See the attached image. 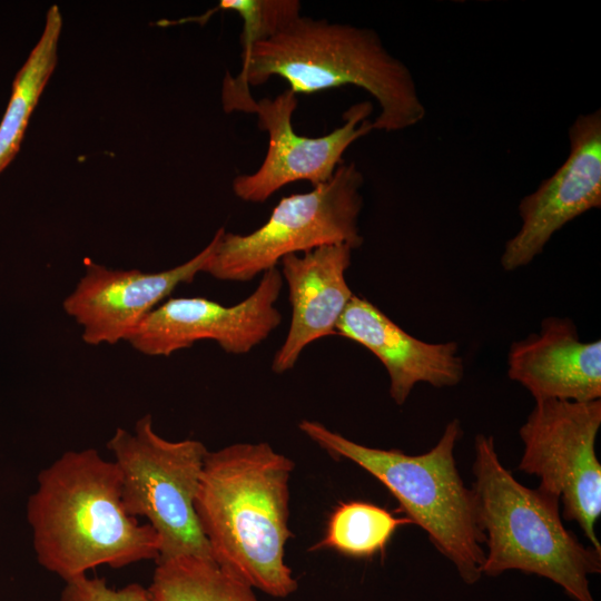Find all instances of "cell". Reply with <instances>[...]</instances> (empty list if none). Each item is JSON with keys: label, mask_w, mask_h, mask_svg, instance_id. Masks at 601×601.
Here are the masks:
<instances>
[{"label": "cell", "mask_w": 601, "mask_h": 601, "mask_svg": "<svg viewBox=\"0 0 601 601\" xmlns=\"http://www.w3.org/2000/svg\"><path fill=\"white\" fill-rule=\"evenodd\" d=\"M298 427L331 454L354 462L384 484L406 518L426 532L466 584L481 579L484 536L477 525L474 492L465 486L454 459L462 434L459 420L446 425L433 449L418 455L368 447L318 422L304 420Z\"/></svg>", "instance_id": "obj_5"}, {"label": "cell", "mask_w": 601, "mask_h": 601, "mask_svg": "<svg viewBox=\"0 0 601 601\" xmlns=\"http://www.w3.org/2000/svg\"><path fill=\"white\" fill-rule=\"evenodd\" d=\"M336 335L364 346L381 361L390 377V395L397 405L405 403L417 383L454 386L464 375L455 342L435 344L417 339L357 295L342 314Z\"/></svg>", "instance_id": "obj_14"}, {"label": "cell", "mask_w": 601, "mask_h": 601, "mask_svg": "<svg viewBox=\"0 0 601 601\" xmlns=\"http://www.w3.org/2000/svg\"><path fill=\"white\" fill-rule=\"evenodd\" d=\"M364 178L354 162L344 161L333 177L313 190L284 197L264 225L240 235L219 228L203 273L228 282H249L290 254L325 245L363 244L358 218Z\"/></svg>", "instance_id": "obj_6"}, {"label": "cell", "mask_w": 601, "mask_h": 601, "mask_svg": "<svg viewBox=\"0 0 601 601\" xmlns=\"http://www.w3.org/2000/svg\"><path fill=\"white\" fill-rule=\"evenodd\" d=\"M297 97L289 88L275 98L255 99L248 114L258 117L266 130L269 145L259 168L238 175L233 181L235 195L247 203H264L284 186L307 180L313 187L328 181L343 162L345 150L358 138L373 130L368 101L352 106L344 114V124L321 137H305L295 132L292 117Z\"/></svg>", "instance_id": "obj_10"}, {"label": "cell", "mask_w": 601, "mask_h": 601, "mask_svg": "<svg viewBox=\"0 0 601 601\" xmlns=\"http://www.w3.org/2000/svg\"><path fill=\"white\" fill-rule=\"evenodd\" d=\"M253 587L210 558H159L148 588L154 601H258Z\"/></svg>", "instance_id": "obj_17"}, {"label": "cell", "mask_w": 601, "mask_h": 601, "mask_svg": "<svg viewBox=\"0 0 601 601\" xmlns=\"http://www.w3.org/2000/svg\"><path fill=\"white\" fill-rule=\"evenodd\" d=\"M601 400L535 401L519 434L524 450L519 470L539 477V487L558 496L563 516L575 521L601 552L595 524L601 515V465L595 439Z\"/></svg>", "instance_id": "obj_8"}, {"label": "cell", "mask_w": 601, "mask_h": 601, "mask_svg": "<svg viewBox=\"0 0 601 601\" xmlns=\"http://www.w3.org/2000/svg\"><path fill=\"white\" fill-rule=\"evenodd\" d=\"M37 483L27 503L36 558L65 582L159 558L157 532L128 514L120 471L97 450L65 452Z\"/></svg>", "instance_id": "obj_3"}, {"label": "cell", "mask_w": 601, "mask_h": 601, "mask_svg": "<svg viewBox=\"0 0 601 601\" xmlns=\"http://www.w3.org/2000/svg\"><path fill=\"white\" fill-rule=\"evenodd\" d=\"M282 287L280 272L272 268L233 306L204 297L169 298L148 313L126 342L149 356H169L204 339L215 341L226 353L246 354L279 326L275 304Z\"/></svg>", "instance_id": "obj_9"}, {"label": "cell", "mask_w": 601, "mask_h": 601, "mask_svg": "<svg viewBox=\"0 0 601 601\" xmlns=\"http://www.w3.org/2000/svg\"><path fill=\"white\" fill-rule=\"evenodd\" d=\"M59 601H154V599L148 588L139 583L114 589L105 579L83 575L66 582Z\"/></svg>", "instance_id": "obj_20"}, {"label": "cell", "mask_w": 601, "mask_h": 601, "mask_svg": "<svg viewBox=\"0 0 601 601\" xmlns=\"http://www.w3.org/2000/svg\"><path fill=\"white\" fill-rule=\"evenodd\" d=\"M352 252L348 245H325L280 259L292 316L286 338L272 362L275 373L292 370L313 342L336 335V325L354 296L345 278Z\"/></svg>", "instance_id": "obj_13"}, {"label": "cell", "mask_w": 601, "mask_h": 601, "mask_svg": "<svg viewBox=\"0 0 601 601\" xmlns=\"http://www.w3.org/2000/svg\"><path fill=\"white\" fill-rule=\"evenodd\" d=\"M62 17L58 6L46 16L40 39L17 72L7 109L0 121V173L20 149L29 119L57 63Z\"/></svg>", "instance_id": "obj_16"}, {"label": "cell", "mask_w": 601, "mask_h": 601, "mask_svg": "<svg viewBox=\"0 0 601 601\" xmlns=\"http://www.w3.org/2000/svg\"><path fill=\"white\" fill-rule=\"evenodd\" d=\"M293 469L290 459L264 442L208 451L195 499L213 560L276 598L297 589L285 563Z\"/></svg>", "instance_id": "obj_2"}, {"label": "cell", "mask_w": 601, "mask_h": 601, "mask_svg": "<svg viewBox=\"0 0 601 601\" xmlns=\"http://www.w3.org/2000/svg\"><path fill=\"white\" fill-rule=\"evenodd\" d=\"M214 240L189 260L158 273L109 269L85 259V274L63 300L65 312L82 328L89 345L126 341L141 319L180 284L203 273Z\"/></svg>", "instance_id": "obj_12"}, {"label": "cell", "mask_w": 601, "mask_h": 601, "mask_svg": "<svg viewBox=\"0 0 601 601\" xmlns=\"http://www.w3.org/2000/svg\"><path fill=\"white\" fill-rule=\"evenodd\" d=\"M412 524L376 504L361 501L342 503L332 514L326 534L316 548H331L345 555L370 558L382 553L395 531Z\"/></svg>", "instance_id": "obj_18"}, {"label": "cell", "mask_w": 601, "mask_h": 601, "mask_svg": "<svg viewBox=\"0 0 601 601\" xmlns=\"http://www.w3.org/2000/svg\"><path fill=\"white\" fill-rule=\"evenodd\" d=\"M218 9L231 10L240 16L244 55L255 43L273 37L300 16L302 6L297 0H221L210 12Z\"/></svg>", "instance_id": "obj_19"}, {"label": "cell", "mask_w": 601, "mask_h": 601, "mask_svg": "<svg viewBox=\"0 0 601 601\" xmlns=\"http://www.w3.org/2000/svg\"><path fill=\"white\" fill-rule=\"evenodd\" d=\"M121 475L126 511L145 518L160 539L159 558L198 555L211 558L195 511L205 459L197 440L168 441L140 417L132 432L118 427L107 442ZM158 558V559H159Z\"/></svg>", "instance_id": "obj_7"}, {"label": "cell", "mask_w": 601, "mask_h": 601, "mask_svg": "<svg viewBox=\"0 0 601 601\" xmlns=\"http://www.w3.org/2000/svg\"><path fill=\"white\" fill-rule=\"evenodd\" d=\"M273 76L296 95L348 85L366 90L381 108L372 121L376 130H403L426 115L411 71L372 29L298 16L242 55L240 71L224 79V110L245 112L254 99L249 87Z\"/></svg>", "instance_id": "obj_1"}, {"label": "cell", "mask_w": 601, "mask_h": 601, "mask_svg": "<svg viewBox=\"0 0 601 601\" xmlns=\"http://www.w3.org/2000/svg\"><path fill=\"white\" fill-rule=\"evenodd\" d=\"M508 375L535 401L600 400L601 342H582L570 318L546 317L539 333L511 345Z\"/></svg>", "instance_id": "obj_15"}, {"label": "cell", "mask_w": 601, "mask_h": 601, "mask_svg": "<svg viewBox=\"0 0 601 601\" xmlns=\"http://www.w3.org/2000/svg\"><path fill=\"white\" fill-rule=\"evenodd\" d=\"M569 140L563 165L519 205L522 225L501 257L508 272L529 265L565 224L601 207V111L580 115Z\"/></svg>", "instance_id": "obj_11"}, {"label": "cell", "mask_w": 601, "mask_h": 601, "mask_svg": "<svg viewBox=\"0 0 601 601\" xmlns=\"http://www.w3.org/2000/svg\"><path fill=\"white\" fill-rule=\"evenodd\" d=\"M472 470L477 525L487 546L482 573L519 570L549 579L575 601H594L589 575L601 571V552L564 528L559 497L518 482L492 436L476 435Z\"/></svg>", "instance_id": "obj_4"}]
</instances>
